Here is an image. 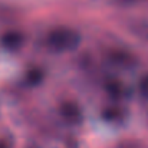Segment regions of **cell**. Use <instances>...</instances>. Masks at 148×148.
Segmentation results:
<instances>
[{"instance_id":"52a82bcc","label":"cell","mask_w":148,"mask_h":148,"mask_svg":"<svg viewBox=\"0 0 148 148\" xmlns=\"http://www.w3.org/2000/svg\"><path fill=\"white\" fill-rule=\"evenodd\" d=\"M46 78V71L42 66H32L25 73V82L29 86H39Z\"/></svg>"},{"instance_id":"277c9868","label":"cell","mask_w":148,"mask_h":148,"mask_svg":"<svg viewBox=\"0 0 148 148\" xmlns=\"http://www.w3.org/2000/svg\"><path fill=\"white\" fill-rule=\"evenodd\" d=\"M58 114H59L60 119L69 127L81 125L85 118L82 106L76 101H72V99L62 101L58 106Z\"/></svg>"},{"instance_id":"ba28073f","label":"cell","mask_w":148,"mask_h":148,"mask_svg":"<svg viewBox=\"0 0 148 148\" xmlns=\"http://www.w3.org/2000/svg\"><path fill=\"white\" fill-rule=\"evenodd\" d=\"M135 89H137V92H138V95H140L141 98L148 101V72L140 76Z\"/></svg>"},{"instance_id":"6da1fadb","label":"cell","mask_w":148,"mask_h":148,"mask_svg":"<svg viewBox=\"0 0 148 148\" xmlns=\"http://www.w3.org/2000/svg\"><path fill=\"white\" fill-rule=\"evenodd\" d=\"M81 33L72 26H56L49 29L43 36L45 48L55 53H65L78 49Z\"/></svg>"},{"instance_id":"5b68a950","label":"cell","mask_w":148,"mask_h":148,"mask_svg":"<svg viewBox=\"0 0 148 148\" xmlns=\"http://www.w3.org/2000/svg\"><path fill=\"white\" fill-rule=\"evenodd\" d=\"M99 115H101V118H102L105 122H108V124L122 125V124L128 119L130 112H128V108L125 106V103L109 101L106 105H103V106L101 108Z\"/></svg>"},{"instance_id":"7a4b0ae2","label":"cell","mask_w":148,"mask_h":148,"mask_svg":"<svg viewBox=\"0 0 148 148\" xmlns=\"http://www.w3.org/2000/svg\"><path fill=\"white\" fill-rule=\"evenodd\" d=\"M102 91L112 102H125L132 97V88L118 78L106 76L102 79Z\"/></svg>"},{"instance_id":"3957f363","label":"cell","mask_w":148,"mask_h":148,"mask_svg":"<svg viewBox=\"0 0 148 148\" xmlns=\"http://www.w3.org/2000/svg\"><path fill=\"white\" fill-rule=\"evenodd\" d=\"M105 59L116 66V68H122V69H132L138 65V56L128 48H122V46H112L105 52Z\"/></svg>"},{"instance_id":"30bf717a","label":"cell","mask_w":148,"mask_h":148,"mask_svg":"<svg viewBox=\"0 0 148 148\" xmlns=\"http://www.w3.org/2000/svg\"><path fill=\"white\" fill-rule=\"evenodd\" d=\"M119 1H135V0H119Z\"/></svg>"},{"instance_id":"8992f818","label":"cell","mask_w":148,"mask_h":148,"mask_svg":"<svg viewBox=\"0 0 148 148\" xmlns=\"http://www.w3.org/2000/svg\"><path fill=\"white\" fill-rule=\"evenodd\" d=\"M25 43V35L19 30H10L3 35L1 45L7 50H19Z\"/></svg>"},{"instance_id":"9c48e42d","label":"cell","mask_w":148,"mask_h":148,"mask_svg":"<svg viewBox=\"0 0 148 148\" xmlns=\"http://www.w3.org/2000/svg\"><path fill=\"white\" fill-rule=\"evenodd\" d=\"M116 148H144V147L140 145V144H137V143H124V144L118 145Z\"/></svg>"}]
</instances>
